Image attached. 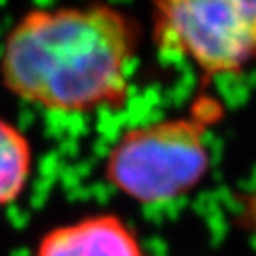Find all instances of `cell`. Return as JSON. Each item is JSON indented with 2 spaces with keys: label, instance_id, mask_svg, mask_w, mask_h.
Here are the masks:
<instances>
[{
  "label": "cell",
  "instance_id": "cell-5",
  "mask_svg": "<svg viewBox=\"0 0 256 256\" xmlns=\"http://www.w3.org/2000/svg\"><path fill=\"white\" fill-rule=\"evenodd\" d=\"M30 174V142L20 128L0 118V208L20 200Z\"/></svg>",
  "mask_w": 256,
  "mask_h": 256
},
{
  "label": "cell",
  "instance_id": "cell-3",
  "mask_svg": "<svg viewBox=\"0 0 256 256\" xmlns=\"http://www.w3.org/2000/svg\"><path fill=\"white\" fill-rule=\"evenodd\" d=\"M160 48L206 75H228L256 60V0H152Z\"/></svg>",
  "mask_w": 256,
  "mask_h": 256
},
{
  "label": "cell",
  "instance_id": "cell-2",
  "mask_svg": "<svg viewBox=\"0 0 256 256\" xmlns=\"http://www.w3.org/2000/svg\"><path fill=\"white\" fill-rule=\"evenodd\" d=\"M204 114L201 104L188 118L126 130L105 160L107 182L140 204H164L194 190L210 169Z\"/></svg>",
  "mask_w": 256,
  "mask_h": 256
},
{
  "label": "cell",
  "instance_id": "cell-4",
  "mask_svg": "<svg viewBox=\"0 0 256 256\" xmlns=\"http://www.w3.org/2000/svg\"><path fill=\"white\" fill-rule=\"evenodd\" d=\"M34 256H146L121 217L98 214L56 226L41 236Z\"/></svg>",
  "mask_w": 256,
  "mask_h": 256
},
{
  "label": "cell",
  "instance_id": "cell-6",
  "mask_svg": "<svg viewBox=\"0 0 256 256\" xmlns=\"http://www.w3.org/2000/svg\"><path fill=\"white\" fill-rule=\"evenodd\" d=\"M242 220L248 230H251L256 235V190L249 194L244 201V210H242Z\"/></svg>",
  "mask_w": 256,
  "mask_h": 256
},
{
  "label": "cell",
  "instance_id": "cell-1",
  "mask_svg": "<svg viewBox=\"0 0 256 256\" xmlns=\"http://www.w3.org/2000/svg\"><path fill=\"white\" fill-rule=\"evenodd\" d=\"M139 28L107 4L30 11L6 38L0 75L22 100L59 112L118 108Z\"/></svg>",
  "mask_w": 256,
  "mask_h": 256
}]
</instances>
